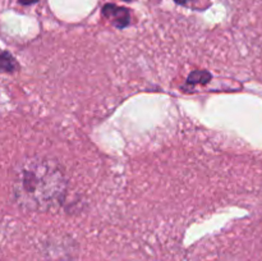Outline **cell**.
<instances>
[{
    "label": "cell",
    "mask_w": 262,
    "mask_h": 261,
    "mask_svg": "<svg viewBox=\"0 0 262 261\" xmlns=\"http://www.w3.org/2000/svg\"><path fill=\"white\" fill-rule=\"evenodd\" d=\"M174 2L177 3V4H181V5H186L187 3L192 2V0H174Z\"/></svg>",
    "instance_id": "obj_6"
},
{
    "label": "cell",
    "mask_w": 262,
    "mask_h": 261,
    "mask_svg": "<svg viewBox=\"0 0 262 261\" xmlns=\"http://www.w3.org/2000/svg\"><path fill=\"white\" fill-rule=\"evenodd\" d=\"M17 68V63L14 59L9 55L8 53L0 54V71H14Z\"/></svg>",
    "instance_id": "obj_3"
},
{
    "label": "cell",
    "mask_w": 262,
    "mask_h": 261,
    "mask_svg": "<svg viewBox=\"0 0 262 261\" xmlns=\"http://www.w3.org/2000/svg\"><path fill=\"white\" fill-rule=\"evenodd\" d=\"M204 77H210L209 73L206 72H194L189 76L188 82L189 83H199V82H206V79H204Z\"/></svg>",
    "instance_id": "obj_4"
},
{
    "label": "cell",
    "mask_w": 262,
    "mask_h": 261,
    "mask_svg": "<svg viewBox=\"0 0 262 261\" xmlns=\"http://www.w3.org/2000/svg\"><path fill=\"white\" fill-rule=\"evenodd\" d=\"M67 187L66 173L58 161L33 156L18 164L13 179V196L23 209L46 211L63 201Z\"/></svg>",
    "instance_id": "obj_1"
},
{
    "label": "cell",
    "mask_w": 262,
    "mask_h": 261,
    "mask_svg": "<svg viewBox=\"0 0 262 261\" xmlns=\"http://www.w3.org/2000/svg\"><path fill=\"white\" fill-rule=\"evenodd\" d=\"M37 0H19L20 4L23 5H30V4H33V3H36Z\"/></svg>",
    "instance_id": "obj_5"
},
{
    "label": "cell",
    "mask_w": 262,
    "mask_h": 261,
    "mask_svg": "<svg viewBox=\"0 0 262 261\" xmlns=\"http://www.w3.org/2000/svg\"><path fill=\"white\" fill-rule=\"evenodd\" d=\"M102 14L113 22L118 28H123L129 25V12L128 9L114 4H106L102 8Z\"/></svg>",
    "instance_id": "obj_2"
},
{
    "label": "cell",
    "mask_w": 262,
    "mask_h": 261,
    "mask_svg": "<svg viewBox=\"0 0 262 261\" xmlns=\"http://www.w3.org/2000/svg\"><path fill=\"white\" fill-rule=\"evenodd\" d=\"M124 2H130V0H124Z\"/></svg>",
    "instance_id": "obj_7"
}]
</instances>
